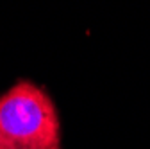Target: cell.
Listing matches in <instances>:
<instances>
[{"mask_svg":"<svg viewBox=\"0 0 150 149\" xmlns=\"http://www.w3.org/2000/svg\"><path fill=\"white\" fill-rule=\"evenodd\" d=\"M0 149H61L55 106L30 81L0 95Z\"/></svg>","mask_w":150,"mask_h":149,"instance_id":"obj_1","label":"cell"}]
</instances>
